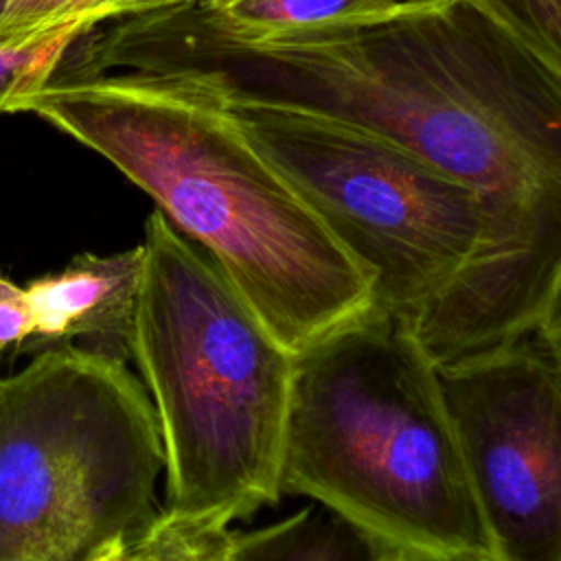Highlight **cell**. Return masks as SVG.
Masks as SVG:
<instances>
[{"mask_svg": "<svg viewBox=\"0 0 561 561\" xmlns=\"http://www.w3.org/2000/svg\"><path fill=\"white\" fill-rule=\"evenodd\" d=\"M107 22L70 46L68 77L213 72L232 94L383 134L473 186L497 224L500 259L467 298L471 324L515 337L561 318V57L491 0H408L254 39L208 31L175 9Z\"/></svg>", "mask_w": 561, "mask_h": 561, "instance_id": "1", "label": "cell"}, {"mask_svg": "<svg viewBox=\"0 0 561 561\" xmlns=\"http://www.w3.org/2000/svg\"><path fill=\"white\" fill-rule=\"evenodd\" d=\"M13 112L37 114L145 191L291 355L373 309V274L250 142L217 75L55 79L15 96Z\"/></svg>", "mask_w": 561, "mask_h": 561, "instance_id": "2", "label": "cell"}, {"mask_svg": "<svg viewBox=\"0 0 561 561\" xmlns=\"http://www.w3.org/2000/svg\"><path fill=\"white\" fill-rule=\"evenodd\" d=\"M280 493L414 561H495L436 364L377 307L296 355Z\"/></svg>", "mask_w": 561, "mask_h": 561, "instance_id": "3", "label": "cell"}, {"mask_svg": "<svg viewBox=\"0 0 561 561\" xmlns=\"http://www.w3.org/2000/svg\"><path fill=\"white\" fill-rule=\"evenodd\" d=\"M140 245L129 359L162 443V511L230 526L283 497L296 355L160 210L147 217Z\"/></svg>", "mask_w": 561, "mask_h": 561, "instance_id": "4", "label": "cell"}, {"mask_svg": "<svg viewBox=\"0 0 561 561\" xmlns=\"http://www.w3.org/2000/svg\"><path fill=\"white\" fill-rule=\"evenodd\" d=\"M164 469L140 379L103 351L42 348L0 377V561H88L158 517Z\"/></svg>", "mask_w": 561, "mask_h": 561, "instance_id": "5", "label": "cell"}, {"mask_svg": "<svg viewBox=\"0 0 561 561\" xmlns=\"http://www.w3.org/2000/svg\"><path fill=\"white\" fill-rule=\"evenodd\" d=\"M226 94L259 153L373 274V307L408 324L495 267L500 230L467 182L357 123Z\"/></svg>", "mask_w": 561, "mask_h": 561, "instance_id": "6", "label": "cell"}, {"mask_svg": "<svg viewBox=\"0 0 561 561\" xmlns=\"http://www.w3.org/2000/svg\"><path fill=\"white\" fill-rule=\"evenodd\" d=\"M495 561H561V337L436 364Z\"/></svg>", "mask_w": 561, "mask_h": 561, "instance_id": "7", "label": "cell"}, {"mask_svg": "<svg viewBox=\"0 0 561 561\" xmlns=\"http://www.w3.org/2000/svg\"><path fill=\"white\" fill-rule=\"evenodd\" d=\"M142 276V245L114 254H77L59 272L24 285L31 335L20 351L88 340V348L129 359V335Z\"/></svg>", "mask_w": 561, "mask_h": 561, "instance_id": "8", "label": "cell"}, {"mask_svg": "<svg viewBox=\"0 0 561 561\" xmlns=\"http://www.w3.org/2000/svg\"><path fill=\"white\" fill-rule=\"evenodd\" d=\"M392 557L397 552L320 504L256 530H232L228 552V561H390Z\"/></svg>", "mask_w": 561, "mask_h": 561, "instance_id": "9", "label": "cell"}, {"mask_svg": "<svg viewBox=\"0 0 561 561\" xmlns=\"http://www.w3.org/2000/svg\"><path fill=\"white\" fill-rule=\"evenodd\" d=\"M408 0H199L175 9L186 20L232 37H270L390 11Z\"/></svg>", "mask_w": 561, "mask_h": 561, "instance_id": "10", "label": "cell"}, {"mask_svg": "<svg viewBox=\"0 0 561 561\" xmlns=\"http://www.w3.org/2000/svg\"><path fill=\"white\" fill-rule=\"evenodd\" d=\"M92 26L66 24L20 44L0 42V114H9L15 96L55 81L68 48Z\"/></svg>", "mask_w": 561, "mask_h": 561, "instance_id": "11", "label": "cell"}, {"mask_svg": "<svg viewBox=\"0 0 561 561\" xmlns=\"http://www.w3.org/2000/svg\"><path fill=\"white\" fill-rule=\"evenodd\" d=\"M193 2L199 0H7L4 20L20 35H37L66 24L96 26L107 20Z\"/></svg>", "mask_w": 561, "mask_h": 561, "instance_id": "12", "label": "cell"}, {"mask_svg": "<svg viewBox=\"0 0 561 561\" xmlns=\"http://www.w3.org/2000/svg\"><path fill=\"white\" fill-rule=\"evenodd\" d=\"M232 530L228 524L164 511L134 543L149 561H228Z\"/></svg>", "mask_w": 561, "mask_h": 561, "instance_id": "13", "label": "cell"}, {"mask_svg": "<svg viewBox=\"0 0 561 561\" xmlns=\"http://www.w3.org/2000/svg\"><path fill=\"white\" fill-rule=\"evenodd\" d=\"M524 35L561 57V0H491Z\"/></svg>", "mask_w": 561, "mask_h": 561, "instance_id": "14", "label": "cell"}, {"mask_svg": "<svg viewBox=\"0 0 561 561\" xmlns=\"http://www.w3.org/2000/svg\"><path fill=\"white\" fill-rule=\"evenodd\" d=\"M31 335V311L24 287L0 270V355L9 346L22 348Z\"/></svg>", "mask_w": 561, "mask_h": 561, "instance_id": "15", "label": "cell"}, {"mask_svg": "<svg viewBox=\"0 0 561 561\" xmlns=\"http://www.w3.org/2000/svg\"><path fill=\"white\" fill-rule=\"evenodd\" d=\"M127 543L121 539H114L110 543H105L103 548H99L88 561H125L127 554Z\"/></svg>", "mask_w": 561, "mask_h": 561, "instance_id": "16", "label": "cell"}, {"mask_svg": "<svg viewBox=\"0 0 561 561\" xmlns=\"http://www.w3.org/2000/svg\"><path fill=\"white\" fill-rule=\"evenodd\" d=\"M125 561H149V559L145 557V552L138 546H129L127 554H125Z\"/></svg>", "mask_w": 561, "mask_h": 561, "instance_id": "17", "label": "cell"}, {"mask_svg": "<svg viewBox=\"0 0 561 561\" xmlns=\"http://www.w3.org/2000/svg\"><path fill=\"white\" fill-rule=\"evenodd\" d=\"M390 561H414V559H408V557H401V554H397V557H392Z\"/></svg>", "mask_w": 561, "mask_h": 561, "instance_id": "18", "label": "cell"}]
</instances>
